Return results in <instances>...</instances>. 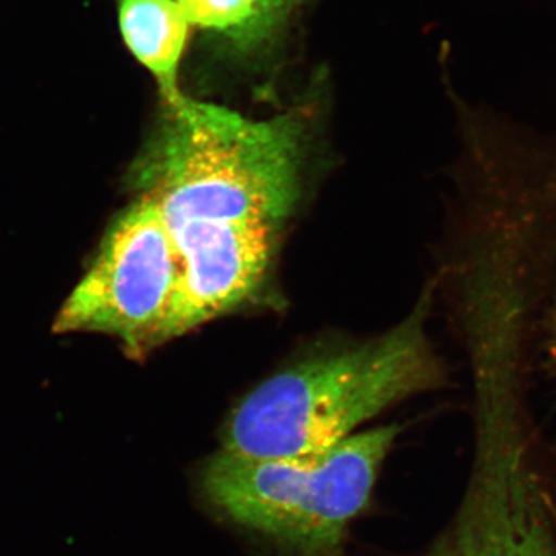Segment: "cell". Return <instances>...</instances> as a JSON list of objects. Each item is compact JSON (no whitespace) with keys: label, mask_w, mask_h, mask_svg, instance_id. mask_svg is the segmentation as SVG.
I'll use <instances>...</instances> for the list:
<instances>
[{"label":"cell","mask_w":556,"mask_h":556,"mask_svg":"<svg viewBox=\"0 0 556 556\" xmlns=\"http://www.w3.org/2000/svg\"><path fill=\"white\" fill-rule=\"evenodd\" d=\"M399 433L394 424L376 427L327 452L292 459L219 450L201 471V492L223 517L287 556H339Z\"/></svg>","instance_id":"obj_3"},{"label":"cell","mask_w":556,"mask_h":556,"mask_svg":"<svg viewBox=\"0 0 556 556\" xmlns=\"http://www.w3.org/2000/svg\"><path fill=\"white\" fill-rule=\"evenodd\" d=\"M546 334L548 361H551V364L556 368V292L547 311Z\"/></svg>","instance_id":"obj_8"},{"label":"cell","mask_w":556,"mask_h":556,"mask_svg":"<svg viewBox=\"0 0 556 556\" xmlns=\"http://www.w3.org/2000/svg\"><path fill=\"white\" fill-rule=\"evenodd\" d=\"M119 30L130 53L152 73L163 98L178 94V70L192 28L179 0H119Z\"/></svg>","instance_id":"obj_6"},{"label":"cell","mask_w":556,"mask_h":556,"mask_svg":"<svg viewBox=\"0 0 556 556\" xmlns=\"http://www.w3.org/2000/svg\"><path fill=\"white\" fill-rule=\"evenodd\" d=\"M181 268L155 203L137 195L113 219L100 249L54 318V332H98L129 356L179 338Z\"/></svg>","instance_id":"obj_4"},{"label":"cell","mask_w":556,"mask_h":556,"mask_svg":"<svg viewBox=\"0 0 556 556\" xmlns=\"http://www.w3.org/2000/svg\"><path fill=\"white\" fill-rule=\"evenodd\" d=\"M306 142L298 112L252 119L182 91L163 98L129 178L178 254L179 336L262 298L303 199Z\"/></svg>","instance_id":"obj_1"},{"label":"cell","mask_w":556,"mask_h":556,"mask_svg":"<svg viewBox=\"0 0 556 556\" xmlns=\"http://www.w3.org/2000/svg\"><path fill=\"white\" fill-rule=\"evenodd\" d=\"M477 426L466 492L424 556H556V500L521 417L492 413Z\"/></svg>","instance_id":"obj_5"},{"label":"cell","mask_w":556,"mask_h":556,"mask_svg":"<svg viewBox=\"0 0 556 556\" xmlns=\"http://www.w3.org/2000/svg\"><path fill=\"white\" fill-rule=\"evenodd\" d=\"M433 287L376 338L328 348L263 380L229 413L222 450L292 459L327 452L387 408L444 379L427 332Z\"/></svg>","instance_id":"obj_2"},{"label":"cell","mask_w":556,"mask_h":556,"mask_svg":"<svg viewBox=\"0 0 556 556\" xmlns=\"http://www.w3.org/2000/svg\"><path fill=\"white\" fill-rule=\"evenodd\" d=\"M299 0H179L192 27L241 47L258 46L298 5Z\"/></svg>","instance_id":"obj_7"}]
</instances>
